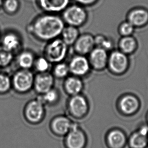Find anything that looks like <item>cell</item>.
Wrapping results in <instances>:
<instances>
[{
  "label": "cell",
  "instance_id": "13",
  "mask_svg": "<svg viewBox=\"0 0 148 148\" xmlns=\"http://www.w3.org/2000/svg\"><path fill=\"white\" fill-rule=\"evenodd\" d=\"M54 84V76L49 72L38 73L34 76V90L42 94L53 88Z\"/></svg>",
  "mask_w": 148,
  "mask_h": 148
},
{
  "label": "cell",
  "instance_id": "1",
  "mask_svg": "<svg viewBox=\"0 0 148 148\" xmlns=\"http://www.w3.org/2000/svg\"><path fill=\"white\" fill-rule=\"evenodd\" d=\"M65 24L57 14H46L36 17L27 27L28 32L37 40L48 42L61 36Z\"/></svg>",
  "mask_w": 148,
  "mask_h": 148
},
{
  "label": "cell",
  "instance_id": "12",
  "mask_svg": "<svg viewBox=\"0 0 148 148\" xmlns=\"http://www.w3.org/2000/svg\"><path fill=\"white\" fill-rule=\"evenodd\" d=\"M119 106L123 114L127 116H132L137 113L140 110V100L134 94H126L121 98Z\"/></svg>",
  "mask_w": 148,
  "mask_h": 148
},
{
  "label": "cell",
  "instance_id": "22",
  "mask_svg": "<svg viewBox=\"0 0 148 148\" xmlns=\"http://www.w3.org/2000/svg\"><path fill=\"white\" fill-rule=\"evenodd\" d=\"M138 47V42L132 36L121 37L118 42V50L127 55L134 53Z\"/></svg>",
  "mask_w": 148,
  "mask_h": 148
},
{
  "label": "cell",
  "instance_id": "8",
  "mask_svg": "<svg viewBox=\"0 0 148 148\" xmlns=\"http://www.w3.org/2000/svg\"><path fill=\"white\" fill-rule=\"evenodd\" d=\"M68 64L70 74L80 78L87 75L92 68L88 57L80 54L72 57Z\"/></svg>",
  "mask_w": 148,
  "mask_h": 148
},
{
  "label": "cell",
  "instance_id": "23",
  "mask_svg": "<svg viewBox=\"0 0 148 148\" xmlns=\"http://www.w3.org/2000/svg\"><path fill=\"white\" fill-rule=\"evenodd\" d=\"M79 35L78 28L67 25L63 28L60 36L64 43L67 46H70L74 45Z\"/></svg>",
  "mask_w": 148,
  "mask_h": 148
},
{
  "label": "cell",
  "instance_id": "3",
  "mask_svg": "<svg viewBox=\"0 0 148 148\" xmlns=\"http://www.w3.org/2000/svg\"><path fill=\"white\" fill-rule=\"evenodd\" d=\"M62 18L67 25L79 28L86 23L88 14L84 6L73 4L69 5L62 12Z\"/></svg>",
  "mask_w": 148,
  "mask_h": 148
},
{
  "label": "cell",
  "instance_id": "11",
  "mask_svg": "<svg viewBox=\"0 0 148 148\" xmlns=\"http://www.w3.org/2000/svg\"><path fill=\"white\" fill-rule=\"evenodd\" d=\"M65 142L67 148H83L86 143V138L82 130L73 124L66 134Z\"/></svg>",
  "mask_w": 148,
  "mask_h": 148
},
{
  "label": "cell",
  "instance_id": "18",
  "mask_svg": "<svg viewBox=\"0 0 148 148\" xmlns=\"http://www.w3.org/2000/svg\"><path fill=\"white\" fill-rule=\"evenodd\" d=\"M16 55L15 59L19 69L31 70L34 68L36 57L32 51L29 50H21Z\"/></svg>",
  "mask_w": 148,
  "mask_h": 148
},
{
  "label": "cell",
  "instance_id": "16",
  "mask_svg": "<svg viewBox=\"0 0 148 148\" xmlns=\"http://www.w3.org/2000/svg\"><path fill=\"white\" fill-rule=\"evenodd\" d=\"M68 107L71 114L79 118L86 114L88 111V103L84 97L80 94H77L70 98Z\"/></svg>",
  "mask_w": 148,
  "mask_h": 148
},
{
  "label": "cell",
  "instance_id": "10",
  "mask_svg": "<svg viewBox=\"0 0 148 148\" xmlns=\"http://www.w3.org/2000/svg\"><path fill=\"white\" fill-rule=\"evenodd\" d=\"M109 54L104 49L95 47L88 54V60L92 68L101 71L107 68Z\"/></svg>",
  "mask_w": 148,
  "mask_h": 148
},
{
  "label": "cell",
  "instance_id": "27",
  "mask_svg": "<svg viewBox=\"0 0 148 148\" xmlns=\"http://www.w3.org/2000/svg\"><path fill=\"white\" fill-rule=\"evenodd\" d=\"M94 38L96 47L103 48L108 52L113 48L114 44L112 40L104 35H97Z\"/></svg>",
  "mask_w": 148,
  "mask_h": 148
},
{
  "label": "cell",
  "instance_id": "9",
  "mask_svg": "<svg viewBox=\"0 0 148 148\" xmlns=\"http://www.w3.org/2000/svg\"><path fill=\"white\" fill-rule=\"evenodd\" d=\"M127 142L130 148H148V124L146 123L138 126L130 134Z\"/></svg>",
  "mask_w": 148,
  "mask_h": 148
},
{
  "label": "cell",
  "instance_id": "31",
  "mask_svg": "<svg viewBox=\"0 0 148 148\" xmlns=\"http://www.w3.org/2000/svg\"><path fill=\"white\" fill-rule=\"evenodd\" d=\"M136 28L126 20L121 22L118 28V33L121 37L132 36Z\"/></svg>",
  "mask_w": 148,
  "mask_h": 148
},
{
  "label": "cell",
  "instance_id": "34",
  "mask_svg": "<svg viewBox=\"0 0 148 148\" xmlns=\"http://www.w3.org/2000/svg\"><path fill=\"white\" fill-rule=\"evenodd\" d=\"M146 123L148 124V112L146 115Z\"/></svg>",
  "mask_w": 148,
  "mask_h": 148
},
{
  "label": "cell",
  "instance_id": "6",
  "mask_svg": "<svg viewBox=\"0 0 148 148\" xmlns=\"http://www.w3.org/2000/svg\"><path fill=\"white\" fill-rule=\"evenodd\" d=\"M44 114V104L38 98L30 100L24 107L23 115L27 122L35 124L42 119Z\"/></svg>",
  "mask_w": 148,
  "mask_h": 148
},
{
  "label": "cell",
  "instance_id": "20",
  "mask_svg": "<svg viewBox=\"0 0 148 148\" xmlns=\"http://www.w3.org/2000/svg\"><path fill=\"white\" fill-rule=\"evenodd\" d=\"M64 87L66 92L73 96L80 94L84 88V83L80 77L72 75L65 78Z\"/></svg>",
  "mask_w": 148,
  "mask_h": 148
},
{
  "label": "cell",
  "instance_id": "4",
  "mask_svg": "<svg viewBox=\"0 0 148 148\" xmlns=\"http://www.w3.org/2000/svg\"><path fill=\"white\" fill-rule=\"evenodd\" d=\"M68 47L60 38L48 42L45 48L44 55L52 64L62 62L68 54Z\"/></svg>",
  "mask_w": 148,
  "mask_h": 148
},
{
  "label": "cell",
  "instance_id": "32",
  "mask_svg": "<svg viewBox=\"0 0 148 148\" xmlns=\"http://www.w3.org/2000/svg\"><path fill=\"white\" fill-rule=\"evenodd\" d=\"M77 4L82 6H90L96 4L99 0H74Z\"/></svg>",
  "mask_w": 148,
  "mask_h": 148
},
{
  "label": "cell",
  "instance_id": "21",
  "mask_svg": "<svg viewBox=\"0 0 148 148\" xmlns=\"http://www.w3.org/2000/svg\"><path fill=\"white\" fill-rule=\"evenodd\" d=\"M107 140L112 148H123L127 142L126 135L120 129H113L108 133Z\"/></svg>",
  "mask_w": 148,
  "mask_h": 148
},
{
  "label": "cell",
  "instance_id": "5",
  "mask_svg": "<svg viewBox=\"0 0 148 148\" xmlns=\"http://www.w3.org/2000/svg\"><path fill=\"white\" fill-rule=\"evenodd\" d=\"M130 66L128 55L119 50H113L109 54L107 68L110 72L121 75L127 72Z\"/></svg>",
  "mask_w": 148,
  "mask_h": 148
},
{
  "label": "cell",
  "instance_id": "30",
  "mask_svg": "<svg viewBox=\"0 0 148 148\" xmlns=\"http://www.w3.org/2000/svg\"><path fill=\"white\" fill-rule=\"evenodd\" d=\"M38 98L45 104H53L58 98V93L57 90L52 88L44 94H40Z\"/></svg>",
  "mask_w": 148,
  "mask_h": 148
},
{
  "label": "cell",
  "instance_id": "17",
  "mask_svg": "<svg viewBox=\"0 0 148 148\" xmlns=\"http://www.w3.org/2000/svg\"><path fill=\"white\" fill-rule=\"evenodd\" d=\"M127 20L136 28H142L148 24V11L143 8H136L130 10Z\"/></svg>",
  "mask_w": 148,
  "mask_h": 148
},
{
  "label": "cell",
  "instance_id": "28",
  "mask_svg": "<svg viewBox=\"0 0 148 148\" xmlns=\"http://www.w3.org/2000/svg\"><path fill=\"white\" fill-rule=\"evenodd\" d=\"M69 74L70 71L67 64L62 62L55 64L52 74L54 77L59 79L66 78Z\"/></svg>",
  "mask_w": 148,
  "mask_h": 148
},
{
  "label": "cell",
  "instance_id": "24",
  "mask_svg": "<svg viewBox=\"0 0 148 148\" xmlns=\"http://www.w3.org/2000/svg\"><path fill=\"white\" fill-rule=\"evenodd\" d=\"M14 55L0 44V69L7 68L15 60Z\"/></svg>",
  "mask_w": 148,
  "mask_h": 148
},
{
  "label": "cell",
  "instance_id": "15",
  "mask_svg": "<svg viewBox=\"0 0 148 148\" xmlns=\"http://www.w3.org/2000/svg\"><path fill=\"white\" fill-rule=\"evenodd\" d=\"M37 2L40 8L46 13L57 14L70 5V0H37Z\"/></svg>",
  "mask_w": 148,
  "mask_h": 148
},
{
  "label": "cell",
  "instance_id": "19",
  "mask_svg": "<svg viewBox=\"0 0 148 148\" xmlns=\"http://www.w3.org/2000/svg\"><path fill=\"white\" fill-rule=\"evenodd\" d=\"M74 123L65 116H60L54 119L52 122V128L56 134L63 136L66 135Z\"/></svg>",
  "mask_w": 148,
  "mask_h": 148
},
{
  "label": "cell",
  "instance_id": "2",
  "mask_svg": "<svg viewBox=\"0 0 148 148\" xmlns=\"http://www.w3.org/2000/svg\"><path fill=\"white\" fill-rule=\"evenodd\" d=\"M34 76L30 70L18 69L11 77L12 89L19 94L27 93L34 87Z\"/></svg>",
  "mask_w": 148,
  "mask_h": 148
},
{
  "label": "cell",
  "instance_id": "25",
  "mask_svg": "<svg viewBox=\"0 0 148 148\" xmlns=\"http://www.w3.org/2000/svg\"><path fill=\"white\" fill-rule=\"evenodd\" d=\"M11 89V77L7 73L0 71V95L7 94Z\"/></svg>",
  "mask_w": 148,
  "mask_h": 148
},
{
  "label": "cell",
  "instance_id": "26",
  "mask_svg": "<svg viewBox=\"0 0 148 148\" xmlns=\"http://www.w3.org/2000/svg\"><path fill=\"white\" fill-rule=\"evenodd\" d=\"M20 7L19 0H3L2 8L5 13L9 15H13L19 11Z\"/></svg>",
  "mask_w": 148,
  "mask_h": 148
},
{
  "label": "cell",
  "instance_id": "33",
  "mask_svg": "<svg viewBox=\"0 0 148 148\" xmlns=\"http://www.w3.org/2000/svg\"><path fill=\"white\" fill-rule=\"evenodd\" d=\"M3 2V0H0V9H1V8H2Z\"/></svg>",
  "mask_w": 148,
  "mask_h": 148
},
{
  "label": "cell",
  "instance_id": "35",
  "mask_svg": "<svg viewBox=\"0 0 148 148\" xmlns=\"http://www.w3.org/2000/svg\"><path fill=\"white\" fill-rule=\"evenodd\" d=\"M1 30H0V36H1Z\"/></svg>",
  "mask_w": 148,
  "mask_h": 148
},
{
  "label": "cell",
  "instance_id": "29",
  "mask_svg": "<svg viewBox=\"0 0 148 148\" xmlns=\"http://www.w3.org/2000/svg\"><path fill=\"white\" fill-rule=\"evenodd\" d=\"M51 64L45 56H39L36 58L34 68L38 73L47 72H49Z\"/></svg>",
  "mask_w": 148,
  "mask_h": 148
},
{
  "label": "cell",
  "instance_id": "7",
  "mask_svg": "<svg viewBox=\"0 0 148 148\" xmlns=\"http://www.w3.org/2000/svg\"><path fill=\"white\" fill-rule=\"evenodd\" d=\"M0 44L7 50L16 55L22 50L23 41L18 33L13 30H8L1 35Z\"/></svg>",
  "mask_w": 148,
  "mask_h": 148
},
{
  "label": "cell",
  "instance_id": "14",
  "mask_svg": "<svg viewBox=\"0 0 148 148\" xmlns=\"http://www.w3.org/2000/svg\"><path fill=\"white\" fill-rule=\"evenodd\" d=\"M73 46L76 54L86 56L96 47L94 36L89 33L80 35Z\"/></svg>",
  "mask_w": 148,
  "mask_h": 148
}]
</instances>
